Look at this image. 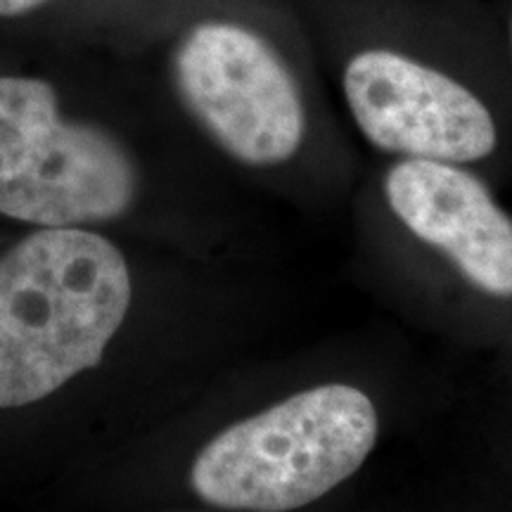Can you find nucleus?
Wrapping results in <instances>:
<instances>
[{
    "label": "nucleus",
    "instance_id": "nucleus-1",
    "mask_svg": "<svg viewBox=\"0 0 512 512\" xmlns=\"http://www.w3.org/2000/svg\"><path fill=\"white\" fill-rule=\"evenodd\" d=\"M131 306V273L110 240L46 228L0 259V408L46 399L98 366Z\"/></svg>",
    "mask_w": 512,
    "mask_h": 512
},
{
    "label": "nucleus",
    "instance_id": "nucleus-2",
    "mask_svg": "<svg viewBox=\"0 0 512 512\" xmlns=\"http://www.w3.org/2000/svg\"><path fill=\"white\" fill-rule=\"evenodd\" d=\"M377 430L368 394L351 384H320L211 439L192 463L190 486L221 510L304 508L361 470Z\"/></svg>",
    "mask_w": 512,
    "mask_h": 512
},
{
    "label": "nucleus",
    "instance_id": "nucleus-3",
    "mask_svg": "<svg viewBox=\"0 0 512 512\" xmlns=\"http://www.w3.org/2000/svg\"><path fill=\"white\" fill-rule=\"evenodd\" d=\"M136 192L124 147L102 128L62 119L48 81L0 76V214L67 228L117 219Z\"/></svg>",
    "mask_w": 512,
    "mask_h": 512
},
{
    "label": "nucleus",
    "instance_id": "nucleus-4",
    "mask_svg": "<svg viewBox=\"0 0 512 512\" xmlns=\"http://www.w3.org/2000/svg\"><path fill=\"white\" fill-rule=\"evenodd\" d=\"M174 76L192 117L238 162L275 166L302 147V93L256 31L223 19L195 24L178 43Z\"/></svg>",
    "mask_w": 512,
    "mask_h": 512
},
{
    "label": "nucleus",
    "instance_id": "nucleus-5",
    "mask_svg": "<svg viewBox=\"0 0 512 512\" xmlns=\"http://www.w3.org/2000/svg\"><path fill=\"white\" fill-rule=\"evenodd\" d=\"M342 86L354 121L377 150L451 164L494 152L496 124L484 102L430 64L370 48L347 62Z\"/></svg>",
    "mask_w": 512,
    "mask_h": 512
},
{
    "label": "nucleus",
    "instance_id": "nucleus-6",
    "mask_svg": "<svg viewBox=\"0 0 512 512\" xmlns=\"http://www.w3.org/2000/svg\"><path fill=\"white\" fill-rule=\"evenodd\" d=\"M396 219L491 297H512V221L484 183L451 162L411 159L384 176Z\"/></svg>",
    "mask_w": 512,
    "mask_h": 512
},
{
    "label": "nucleus",
    "instance_id": "nucleus-7",
    "mask_svg": "<svg viewBox=\"0 0 512 512\" xmlns=\"http://www.w3.org/2000/svg\"><path fill=\"white\" fill-rule=\"evenodd\" d=\"M48 0H0V17H17L41 8Z\"/></svg>",
    "mask_w": 512,
    "mask_h": 512
},
{
    "label": "nucleus",
    "instance_id": "nucleus-8",
    "mask_svg": "<svg viewBox=\"0 0 512 512\" xmlns=\"http://www.w3.org/2000/svg\"><path fill=\"white\" fill-rule=\"evenodd\" d=\"M510 36H512V24H510Z\"/></svg>",
    "mask_w": 512,
    "mask_h": 512
}]
</instances>
